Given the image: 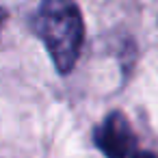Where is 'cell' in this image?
<instances>
[{
    "label": "cell",
    "mask_w": 158,
    "mask_h": 158,
    "mask_svg": "<svg viewBox=\"0 0 158 158\" xmlns=\"http://www.w3.org/2000/svg\"><path fill=\"white\" fill-rule=\"evenodd\" d=\"M5 18H7V11H5V9H0V24H2Z\"/></svg>",
    "instance_id": "obj_4"
},
{
    "label": "cell",
    "mask_w": 158,
    "mask_h": 158,
    "mask_svg": "<svg viewBox=\"0 0 158 158\" xmlns=\"http://www.w3.org/2000/svg\"><path fill=\"white\" fill-rule=\"evenodd\" d=\"M95 145L106 158H128L134 152V132L123 113H108L95 128Z\"/></svg>",
    "instance_id": "obj_2"
},
{
    "label": "cell",
    "mask_w": 158,
    "mask_h": 158,
    "mask_svg": "<svg viewBox=\"0 0 158 158\" xmlns=\"http://www.w3.org/2000/svg\"><path fill=\"white\" fill-rule=\"evenodd\" d=\"M31 28L46 46L54 67L61 74H69L85 39V22L78 5L72 0H44L33 13Z\"/></svg>",
    "instance_id": "obj_1"
},
{
    "label": "cell",
    "mask_w": 158,
    "mask_h": 158,
    "mask_svg": "<svg viewBox=\"0 0 158 158\" xmlns=\"http://www.w3.org/2000/svg\"><path fill=\"white\" fill-rule=\"evenodd\" d=\"M132 158H156V156H154L152 152H136Z\"/></svg>",
    "instance_id": "obj_3"
}]
</instances>
